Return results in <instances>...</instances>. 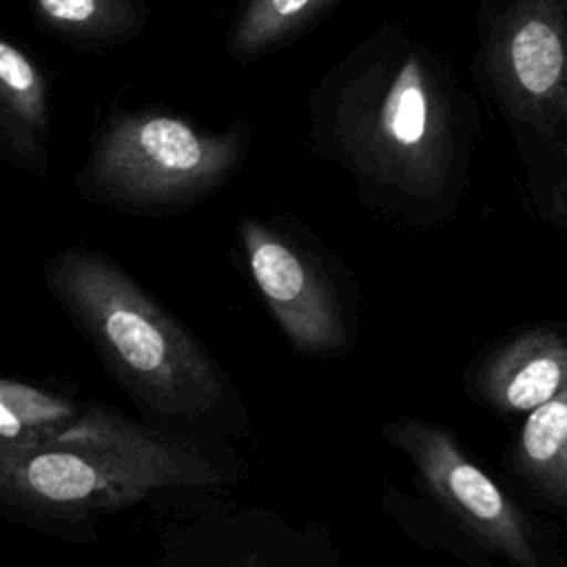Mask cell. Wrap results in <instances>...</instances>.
<instances>
[{
	"label": "cell",
	"mask_w": 567,
	"mask_h": 567,
	"mask_svg": "<svg viewBox=\"0 0 567 567\" xmlns=\"http://www.w3.org/2000/svg\"><path fill=\"white\" fill-rule=\"evenodd\" d=\"M567 388V339L529 330L492 352L476 372L483 401L501 412H532Z\"/></svg>",
	"instance_id": "obj_7"
},
{
	"label": "cell",
	"mask_w": 567,
	"mask_h": 567,
	"mask_svg": "<svg viewBox=\"0 0 567 567\" xmlns=\"http://www.w3.org/2000/svg\"><path fill=\"white\" fill-rule=\"evenodd\" d=\"M44 82L29 58L0 42V135L4 157L27 173L47 171Z\"/></svg>",
	"instance_id": "obj_8"
},
{
	"label": "cell",
	"mask_w": 567,
	"mask_h": 567,
	"mask_svg": "<svg viewBox=\"0 0 567 567\" xmlns=\"http://www.w3.org/2000/svg\"><path fill=\"white\" fill-rule=\"evenodd\" d=\"M317 155L408 224L439 217L461 175L454 113L416 55L368 64L326 86L312 106Z\"/></svg>",
	"instance_id": "obj_1"
},
{
	"label": "cell",
	"mask_w": 567,
	"mask_h": 567,
	"mask_svg": "<svg viewBox=\"0 0 567 567\" xmlns=\"http://www.w3.org/2000/svg\"><path fill=\"white\" fill-rule=\"evenodd\" d=\"M40 11L60 27L84 29L97 22L100 0H38Z\"/></svg>",
	"instance_id": "obj_13"
},
{
	"label": "cell",
	"mask_w": 567,
	"mask_h": 567,
	"mask_svg": "<svg viewBox=\"0 0 567 567\" xmlns=\"http://www.w3.org/2000/svg\"><path fill=\"white\" fill-rule=\"evenodd\" d=\"M381 434L388 445L410 458L427 492L476 543L514 565L536 567L527 518L463 452L447 427L416 416H399L383 423Z\"/></svg>",
	"instance_id": "obj_6"
},
{
	"label": "cell",
	"mask_w": 567,
	"mask_h": 567,
	"mask_svg": "<svg viewBox=\"0 0 567 567\" xmlns=\"http://www.w3.org/2000/svg\"><path fill=\"white\" fill-rule=\"evenodd\" d=\"M326 0H255L241 18L233 47L252 58L297 29Z\"/></svg>",
	"instance_id": "obj_12"
},
{
	"label": "cell",
	"mask_w": 567,
	"mask_h": 567,
	"mask_svg": "<svg viewBox=\"0 0 567 567\" xmlns=\"http://www.w3.org/2000/svg\"><path fill=\"white\" fill-rule=\"evenodd\" d=\"M509 69L527 102L554 100L565 71V51L556 31L540 20L525 22L509 42Z\"/></svg>",
	"instance_id": "obj_11"
},
{
	"label": "cell",
	"mask_w": 567,
	"mask_h": 567,
	"mask_svg": "<svg viewBox=\"0 0 567 567\" xmlns=\"http://www.w3.org/2000/svg\"><path fill=\"white\" fill-rule=\"evenodd\" d=\"M516 461L536 485L567 503V388L527 412Z\"/></svg>",
	"instance_id": "obj_10"
},
{
	"label": "cell",
	"mask_w": 567,
	"mask_h": 567,
	"mask_svg": "<svg viewBox=\"0 0 567 567\" xmlns=\"http://www.w3.org/2000/svg\"><path fill=\"white\" fill-rule=\"evenodd\" d=\"M239 239L250 277L284 337L306 357H341L354 346V308L337 272L297 233L241 217Z\"/></svg>",
	"instance_id": "obj_5"
},
{
	"label": "cell",
	"mask_w": 567,
	"mask_h": 567,
	"mask_svg": "<svg viewBox=\"0 0 567 567\" xmlns=\"http://www.w3.org/2000/svg\"><path fill=\"white\" fill-rule=\"evenodd\" d=\"M217 478L215 463L195 445L84 403L62 434L0 470V501L33 518L78 520L131 507L155 489Z\"/></svg>",
	"instance_id": "obj_3"
},
{
	"label": "cell",
	"mask_w": 567,
	"mask_h": 567,
	"mask_svg": "<svg viewBox=\"0 0 567 567\" xmlns=\"http://www.w3.org/2000/svg\"><path fill=\"white\" fill-rule=\"evenodd\" d=\"M246 148V124L206 131L162 111L128 113L100 131L75 188L126 213H179L228 184Z\"/></svg>",
	"instance_id": "obj_4"
},
{
	"label": "cell",
	"mask_w": 567,
	"mask_h": 567,
	"mask_svg": "<svg viewBox=\"0 0 567 567\" xmlns=\"http://www.w3.org/2000/svg\"><path fill=\"white\" fill-rule=\"evenodd\" d=\"M84 403L38 385L0 381V470L16 465L62 434L82 412Z\"/></svg>",
	"instance_id": "obj_9"
},
{
	"label": "cell",
	"mask_w": 567,
	"mask_h": 567,
	"mask_svg": "<svg viewBox=\"0 0 567 567\" xmlns=\"http://www.w3.org/2000/svg\"><path fill=\"white\" fill-rule=\"evenodd\" d=\"M44 281L142 410L197 421L228 396L226 377L206 348L113 259L64 248L47 259Z\"/></svg>",
	"instance_id": "obj_2"
}]
</instances>
